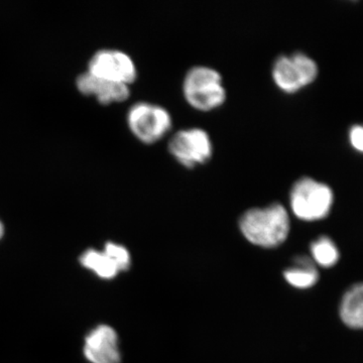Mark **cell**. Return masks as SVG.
<instances>
[{
    "mask_svg": "<svg viewBox=\"0 0 363 363\" xmlns=\"http://www.w3.org/2000/svg\"><path fill=\"white\" fill-rule=\"evenodd\" d=\"M240 228L252 245L274 248L283 245L290 233L288 211L279 203L267 207L252 208L241 216Z\"/></svg>",
    "mask_w": 363,
    "mask_h": 363,
    "instance_id": "obj_1",
    "label": "cell"
},
{
    "mask_svg": "<svg viewBox=\"0 0 363 363\" xmlns=\"http://www.w3.org/2000/svg\"><path fill=\"white\" fill-rule=\"evenodd\" d=\"M183 92L188 104L201 111L217 108L226 99L221 74L208 66H195L187 72Z\"/></svg>",
    "mask_w": 363,
    "mask_h": 363,
    "instance_id": "obj_2",
    "label": "cell"
},
{
    "mask_svg": "<svg viewBox=\"0 0 363 363\" xmlns=\"http://www.w3.org/2000/svg\"><path fill=\"white\" fill-rule=\"evenodd\" d=\"M333 200L332 189L310 177L296 182L290 193L293 213L305 221L321 220L328 216Z\"/></svg>",
    "mask_w": 363,
    "mask_h": 363,
    "instance_id": "obj_3",
    "label": "cell"
},
{
    "mask_svg": "<svg viewBox=\"0 0 363 363\" xmlns=\"http://www.w3.org/2000/svg\"><path fill=\"white\" fill-rule=\"evenodd\" d=\"M274 83L286 93H295L312 82L318 75L316 62L302 52L281 55L272 70Z\"/></svg>",
    "mask_w": 363,
    "mask_h": 363,
    "instance_id": "obj_4",
    "label": "cell"
},
{
    "mask_svg": "<svg viewBox=\"0 0 363 363\" xmlns=\"http://www.w3.org/2000/svg\"><path fill=\"white\" fill-rule=\"evenodd\" d=\"M172 123L171 114L161 105L138 102L128 111V128L136 138L145 143L161 140L171 130Z\"/></svg>",
    "mask_w": 363,
    "mask_h": 363,
    "instance_id": "obj_5",
    "label": "cell"
},
{
    "mask_svg": "<svg viewBox=\"0 0 363 363\" xmlns=\"http://www.w3.org/2000/svg\"><path fill=\"white\" fill-rule=\"evenodd\" d=\"M172 156L186 168H195L209 161L213 145L202 128H184L177 131L169 142Z\"/></svg>",
    "mask_w": 363,
    "mask_h": 363,
    "instance_id": "obj_6",
    "label": "cell"
},
{
    "mask_svg": "<svg viewBox=\"0 0 363 363\" xmlns=\"http://www.w3.org/2000/svg\"><path fill=\"white\" fill-rule=\"evenodd\" d=\"M88 72L96 77L128 86L138 77L135 62L119 50L104 49L95 52L88 64Z\"/></svg>",
    "mask_w": 363,
    "mask_h": 363,
    "instance_id": "obj_7",
    "label": "cell"
},
{
    "mask_svg": "<svg viewBox=\"0 0 363 363\" xmlns=\"http://www.w3.org/2000/svg\"><path fill=\"white\" fill-rule=\"evenodd\" d=\"M84 355L91 363H121L118 336L108 325H99L85 339Z\"/></svg>",
    "mask_w": 363,
    "mask_h": 363,
    "instance_id": "obj_8",
    "label": "cell"
},
{
    "mask_svg": "<svg viewBox=\"0 0 363 363\" xmlns=\"http://www.w3.org/2000/svg\"><path fill=\"white\" fill-rule=\"evenodd\" d=\"M76 85L82 94L96 97L102 104L124 101L130 94V86L96 77L89 72L79 75Z\"/></svg>",
    "mask_w": 363,
    "mask_h": 363,
    "instance_id": "obj_9",
    "label": "cell"
},
{
    "mask_svg": "<svg viewBox=\"0 0 363 363\" xmlns=\"http://www.w3.org/2000/svg\"><path fill=\"white\" fill-rule=\"evenodd\" d=\"M341 320L351 329H363V283L346 291L340 303Z\"/></svg>",
    "mask_w": 363,
    "mask_h": 363,
    "instance_id": "obj_10",
    "label": "cell"
},
{
    "mask_svg": "<svg viewBox=\"0 0 363 363\" xmlns=\"http://www.w3.org/2000/svg\"><path fill=\"white\" fill-rule=\"evenodd\" d=\"M286 281L297 289H309L316 285L319 272L315 262L308 257H298L295 259V266L286 269Z\"/></svg>",
    "mask_w": 363,
    "mask_h": 363,
    "instance_id": "obj_11",
    "label": "cell"
},
{
    "mask_svg": "<svg viewBox=\"0 0 363 363\" xmlns=\"http://www.w3.org/2000/svg\"><path fill=\"white\" fill-rule=\"evenodd\" d=\"M80 262L83 267L95 272L101 279L116 278L119 272L116 264L105 255L104 252H99V250H86L81 255Z\"/></svg>",
    "mask_w": 363,
    "mask_h": 363,
    "instance_id": "obj_12",
    "label": "cell"
},
{
    "mask_svg": "<svg viewBox=\"0 0 363 363\" xmlns=\"http://www.w3.org/2000/svg\"><path fill=\"white\" fill-rule=\"evenodd\" d=\"M313 262L323 267H331L337 264L340 253L334 241L328 236H321L311 245Z\"/></svg>",
    "mask_w": 363,
    "mask_h": 363,
    "instance_id": "obj_13",
    "label": "cell"
},
{
    "mask_svg": "<svg viewBox=\"0 0 363 363\" xmlns=\"http://www.w3.org/2000/svg\"><path fill=\"white\" fill-rule=\"evenodd\" d=\"M104 252L116 264L119 272L128 271L130 269V255L123 245L108 242L105 245Z\"/></svg>",
    "mask_w": 363,
    "mask_h": 363,
    "instance_id": "obj_14",
    "label": "cell"
},
{
    "mask_svg": "<svg viewBox=\"0 0 363 363\" xmlns=\"http://www.w3.org/2000/svg\"><path fill=\"white\" fill-rule=\"evenodd\" d=\"M350 140L353 149L363 152V125H354L351 128Z\"/></svg>",
    "mask_w": 363,
    "mask_h": 363,
    "instance_id": "obj_15",
    "label": "cell"
},
{
    "mask_svg": "<svg viewBox=\"0 0 363 363\" xmlns=\"http://www.w3.org/2000/svg\"><path fill=\"white\" fill-rule=\"evenodd\" d=\"M4 224H2V222L0 221V240H1L2 236H4Z\"/></svg>",
    "mask_w": 363,
    "mask_h": 363,
    "instance_id": "obj_16",
    "label": "cell"
}]
</instances>
